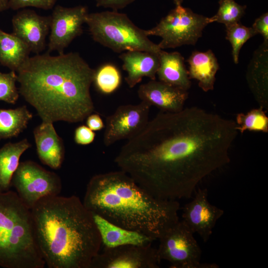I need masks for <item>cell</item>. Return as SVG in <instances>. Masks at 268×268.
I'll return each instance as SVG.
<instances>
[{"label": "cell", "mask_w": 268, "mask_h": 268, "mask_svg": "<svg viewBox=\"0 0 268 268\" xmlns=\"http://www.w3.org/2000/svg\"><path fill=\"white\" fill-rule=\"evenodd\" d=\"M17 76L16 72H0V101L14 104L19 97V90L16 86Z\"/></svg>", "instance_id": "cell-28"}, {"label": "cell", "mask_w": 268, "mask_h": 268, "mask_svg": "<svg viewBox=\"0 0 268 268\" xmlns=\"http://www.w3.org/2000/svg\"><path fill=\"white\" fill-rule=\"evenodd\" d=\"M27 45L13 33L0 29V63L15 72L29 57Z\"/></svg>", "instance_id": "cell-22"}, {"label": "cell", "mask_w": 268, "mask_h": 268, "mask_svg": "<svg viewBox=\"0 0 268 268\" xmlns=\"http://www.w3.org/2000/svg\"><path fill=\"white\" fill-rule=\"evenodd\" d=\"M57 0H8V7L19 10L27 7H34L44 10L52 9Z\"/></svg>", "instance_id": "cell-29"}, {"label": "cell", "mask_w": 268, "mask_h": 268, "mask_svg": "<svg viewBox=\"0 0 268 268\" xmlns=\"http://www.w3.org/2000/svg\"><path fill=\"white\" fill-rule=\"evenodd\" d=\"M8 8V0H0V11H3Z\"/></svg>", "instance_id": "cell-34"}, {"label": "cell", "mask_w": 268, "mask_h": 268, "mask_svg": "<svg viewBox=\"0 0 268 268\" xmlns=\"http://www.w3.org/2000/svg\"><path fill=\"white\" fill-rule=\"evenodd\" d=\"M88 13L86 6L67 7L57 5L51 15L47 53L57 51L60 55L64 54L65 49L82 34Z\"/></svg>", "instance_id": "cell-12"}, {"label": "cell", "mask_w": 268, "mask_h": 268, "mask_svg": "<svg viewBox=\"0 0 268 268\" xmlns=\"http://www.w3.org/2000/svg\"><path fill=\"white\" fill-rule=\"evenodd\" d=\"M150 106L141 101L139 104L119 106L106 118L103 142L109 146L118 141L130 139L137 134L149 120Z\"/></svg>", "instance_id": "cell-11"}, {"label": "cell", "mask_w": 268, "mask_h": 268, "mask_svg": "<svg viewBox=\"0 0 268 268\" xmlns=\"http://www.w3.org/2000/svg\"><path fill=\"white\" fill-rule=\"evenodd\" d=\"M31 209L16 192L0 193V267L43 268Z\"/></svg>", "instance_id": "cell-5"}, {"label": "cell", "mask_w": 268, "mask_h": 268, "mask_svg": "<svg viewBox=\"0 0 268 268\" xmlns=\"http://www.w3.org/2000/svg\"><path fill=\"white\" fill-rule=\"evenodd\" d=\"M50 23L51 15L41 16L33 10L24 8L12 17V33L27 45L31 52L39 54L46 48Z\"/></svg>", "instance_id": "cell-14"}, {"label": "cell", "mask_w": 268, "mask_h": 268, "mask_svg": "<svg viewBox=\"0 0 268 268\" xmlns=\"http://www.w3.org/2000/svg\"><path fill=\"white\" fill-rule=\"evenodd\" d=\"M32 117L25 105L15 109H0V140L18 135L27 128Z\"/></svg>", "instance_id": "cell-23"}, {"label": "cell", "mask_w": 268, "mask_h": 268, "mask_svg": "<svg viewBox=\"0 0 268 268\" xmlns=\"http://www.w3.org/2000/svg\"><path fill=\"white\" fill-rule=\"evenodd\" d=\"M135 0H95L97 6L109 8L118 11L134 2Z\"/></svg>", "instance_id": "cell-32"}, {"label": "cell", "mask_w": 268, "mask_h": 268, "mask_svg": "<svg viewBox=\"0 0 268 268\" xmlns=\"http://www.w3.org/2000/svg\"><path fill=\"white\" fill-rule=\"evenodd\" d=\"M86 118V126L93 131H100L105 127V124L98 114L92 113Z\"/></svg>", "instance_id": "cell-33"}, {"label": "cell", "mask_w": 268, "mask_h": 268, "mask_svg": "<svg viewBox=\"0 0 268 268\" xmlns=\"http://www.w3.org/2000/svg\"><path fill=\"white\" fill-rule=\"evenodd\" d=\"M188 63L190 78L197 80L199 87L205 92L213 90L219 64L212 51H194Z\"/></svg>", "instance_id": "cell-20"}, {"label": "cell", "mask_w": 268, "mask_h": 268, "mask_svg": "<svg viewBox=\"0 0 268 268\" xmlns=\"http://www.w3.org/2000/svg\"><path fill=\"white\" fill-rule=\"evenodd\" d=\"M194 196L182 208V220L194 233L206 243L212 234L224 210L210 203L206 188L197 189Z\"/></svg>", "instance_id": "cell-13"}, {"label": "cell", "mask_w": 268, "mask_h": 268, "mask_svg": "<svg viewBox=\"0 0 268 268\" xmlns=\"http://www.w3.org/2000/svg\"><path fill=\"white\" fill-rule=\"evenodd\" d=\"M38 157L41 162L54 169L61 168L65 157L63 139L53 123L43 122L33 131Z\"/></svg>", "instance_id": "cell-16"}, {"label": "cell", "mask_w": 268, "mask_h": 268, "mask_svg": "<svg viewBox=\"0 0 268 268\" xmlns=\"http://www.w3.org/2000/svg\"><path fill=\"white\" fill-rule=\"evenodd\" d=\"M152 244L104 247L92 260L90 268H158L160 261Z\"/></svg>", "instance_id": "cell-10"}, {"label": "cell", "mask_w": 268, "mask_h": 268, "mask_svg": "<svg viewBox=\"0 0 268 268\" xmlns=\"http://www.w3.org/2000/svg\"><path fill=\"white\" fill-rule=\"evenodd\" d=\"M137 95L141 101L155 106L161 111L178 112L184 109L188 92L155 79L140 85Z\"/></svg>", "instance_id": "cell-15"}, {"label": "cell", "mask_w": 268, "mask_h": 268, "mask_svg": "<svg viewBox=\"0 0 268 268\" xmlns=\"http://www.w3.org/2000/svg\"><path fill=\"white\" fill-rule=\"evenodd\" d=\"M217 12L210 19L212 22L223 23L225 26L239 22L246 8L234 0H220Z\"/></svg>", "instance_id": "cell-27"}, {"label": "cell", "mask_w": 268, "mask_h": 268, "mask_svg": "<svg viewBox=\"0 0 268 268\" xmlns=\"http://www.w3.org/2000/svg\"><path fill=\"white\" fill-rule=\"evenodd\" d=\"M236 126L197 107L160 111L128 140L115 162L153 196L188 199L204 178L230 162Z\"/></svg>", "instance_id": "cell-1"}, {"label": "cell", "mask_w": 268, "mask_h": 268, "mask_svg": "<svg viewBox=\"0 0 268 268\" xmlns=\"http://www.w3.org/2000/svg\"><path fill=\"white\" fill-rule=\"evenodd\" d=\"M85 23L94 41L115 52L142 51L159 54L162 50L149 39L145 30L118 11L88 13Z\"/></svg>", "instance_id": "cell-6"}, {"label": "cell", "mask_w": 268, "mask_h": 268, "mask_svg": "<svg viewBox=\"0 0 268 268\" xmlns=\"http://www.w3.org/2000/svg\"><path fill=\"white\" fill-rule=\"evenodd\" d=\"M95 137V133L87 126L81 125L75 130L74 140L77 144H89L94 141Z\"/></svg>", "instance_id": "cell-30"}, {"label": "cell", "mask_w": 268, "mask_h": 268, "mask_svg": "<svg viewBox=\"0 0 268 268\" xmlns=\"http://www.w3.org/2000/svg\"><path fill=\"white\" fill-rule=\"evenodd\" d=\"M121 80L120 71L116 66L106 64L95 70L93 82L100 93L110 94L119 87Z\"/></svg>", "instance_id": "cell-24"}, {"label": "cell", "mask_w": 268, "mask_h": 268, "mask_svg": "<svg viewBox=\"0 0 268 268\" xmlns=\"http://www.w3.org/2000/svg\"><path fill=\"white\" fill-rule=\"evenodd\" d=\"M95 70L76 52L29 57L17 70L19 93L43 122L83 121L93 113Z\"/></svg>", "instance_id": "cell-2"}, {"label": "cell", "mask_w": 268, "mask_h": 268, "mask_svg": "<svg viewBox=\"0 0 268 268\" xmlns=\"http://www.w3.org/2000/svg\"><path fill=\"white\" fill-rule=\"evenodd\" d=\"M31 146L27 139L8 142L0 148V193L10 190L22 154Z\"/></svg>", "instance_id": "cell-21"}, {"label": "cell", "mask_w": 268, "mask_h": 268, "mask_svg": "<svg viewBox=\"0 0 268 268\" xmlns=\"http://www.w3.org/2000/svg\"><path fill=\"white\" fill-rule=\"evenodd\" d=\"M82 202L92 213L153 241L179 220L178 201L153 196L121 170L91 177Z\"/></svg>", "instance_id": "cell-4"}, {"label": "cell", "mask_w": 268, "mask_h": 268, "mask_svg": "<svg viewBox=\"0 0 268 268\" xmlns=\"http://www.w3.org/2000/svg\"><path fill=\"white\" fill-rule=\"evenodd\" d=\"M11 185L30 209L41 199L59 195L62 188L61 179L56 173L31 160L19 163L12 177Z\"/></svg>", "instance_id": "cell-9"}, {"label": "cell", "mask_w": 268, "mask_h": 268, "mask_svg": "<svg viewBox=\"0 0 268 268\" xmlns=\"http://www.w3.org/2000/svg\"><path fill=\"white\" fill-rule=\"evenodd\" d=\"M93 216L101 237L102 246L113 248L126 245H145L154 241L143 234L118 226L97 214H93Z\"/></svg>", "instance_id": "cell-18"}, {"label": "cell", "mask_w": 268, "mask_h": 268, "mask_svg": "<svg viewBox=\"0 0 268 268\" xmlns=\"http://www.w3.org/2000/svg\"><path fill=\"white\" fill-rule=\"evenodd\" d=\"M226 39L231 43L235 64L239 62L240 51L243 45L257 34L252 27H248L239 22L226 26Z\"/></svg>", "instance_id": "cell-26"}, {"label": "cell", "mask_w": 268, "mask_h": 268, "mask_svg": "<svg viewBox=\"0 0 268 268\" xmlns=\"http://www.w3.org/2000/svg\"><path fill=\"white\" fill-rule=\"evenodd\" d=\"M159 54L129 51L120 55L119 58L123 63V68L127 72L125 79L129 87H134L144 77L151 80L156 79L159 66Z\"/></svg>", "instance_id": "cell-17"}, {"label": "cell", "mask_w": 268, "mask_h": 268, "mask_svg": "<svg viewBox=\"0 0 268 268\" xmlns=\"http://www.w3.org/2000/svg\"><path fill=\"white\" fill-rule=\"evenodd\" d=\"M156 248L161 262L173 268H217L215 263L201 262L202 251L194 234L182 220L169 227L159 238Z\"/></svg>", "instance_id": "cell-8"}, {"label": "cell", "mask_w": 268, "mask_h": 268, "mask_svg": "<svg viewBox=\"0 0 268 268\" xmlns=\"http://www.w3.org/2000/svg\"><path fill=\"white\" fill-rule=\"evenodd\" d=\"M252 28L257 34H261L264 39V44L268 42V14L266 12L256 19Z\"/></svg>", "instance_id": "cell-31"}, {"label": "cell", "mask_w": 268, "mask_h": 268, "mask_svg": "<svg viewBox=\"0 0 268 268\" xmlns=\"http://www.w3.org/2000/svg\"><path fill=\"white\" fill-rule=\"evenodd\" d=\"M159 57V66L156 73L159 80L188 91L191 82L181 54L178 52H167L162 50Z\"/></svg>", "instance_id": "cell-19"}, {"label": "cell", "mask_w": 268, "mask_h": 268, "mask_svg": "<svg viewBox=\"0 0 268 268\" xmlns=\"http://www.w3.org/2000/svg\"><path fill=\"white\" fill-rule=\"evenodd\" d=\"M176 5H181L184 0H173Z\"/></svg>", "instance_id": "cell-35"}, {"label": "cell", "mask_w": 268, "mask_h": 268, "mask_svg": "<svg viewBox=\"0 0 268 268\" xmlns=\"http://www.w3.org/2000/svg\"><path fill=\"white\" fill-rule=\"evenodd\" d=\"M210 23V17L178 5L155 27L145 32L147 36L161 37L158 45L161 50L175 48L186 45H195L202 36L203 29Z\"/></svg>", "instance_id": "cell-7"}, {"label": "cell", "mask_w": 268, "mask_h": 268, "mask_svg": "<svg viewBox=\"0 0 268 268\" xmlns=\"http://www.w3.org/2000/svg\"><path fill=\"white\" fill-rule=\"evenodd\" d=\"M31 211L37 243L49 268H90L102 245L93 214L78 197H45Z\"/></svg>", "instance_id": "cell-3"}, {"label": "cell", "mask_w": 268, "mask_h": 268, "mask_svg": "<svg viewBox=\"0 0 268 268\" xmlns=\"http://www.w3.org/2000/svg\"><path fill=\"white\" fill-rule=\"evenodd\" d=\"M236 130L243 134L245 131L268 132V117L262 107L248 113H239L236 118Z\"/></svg>", "instance_id": "cell-25"}]
</instances>
